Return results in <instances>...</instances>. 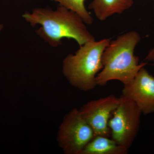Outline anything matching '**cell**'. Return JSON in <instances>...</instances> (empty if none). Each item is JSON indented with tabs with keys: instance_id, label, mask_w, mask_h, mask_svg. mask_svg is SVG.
I'll use <instances>...</instances> for the list:
<instances>
[{
	"instance_id": "6da1fadb",
	"label": "cell",
	"mask_w": 154,
	"mask_h": 154,
	"mask_svg": "<svg viewBox=\"0 0 154 154\" xmlns=\"http://www.w3.org/2000/svg\"><path fill=\"white\" fill-rule=\"evenodd\" d=\"M22 17L31 26L41 25L36 33L52 47L60 45L65 38L74 39L80 46L96 40L81 17L60 5L55 11L48 8H35Z\"/></svg>"
},
{
	"instance_id": "7a4b0ae2",
	"label": "cell",
	"mask_w": 154,
	"mask_h": 154,
	"mask_svg": "<svg viewBox=\"0 0 154 154\" xmlns=\"http://www.w3.org/2000/svg\"><path fill=\"white\" fill-rule=\"evenodd\" d=\"M140 34L131 31L119 35L105 48L102 57L103 68L96 78L97 85H106L112 80H117L124 85L134 79L146 63H139L134 50L140 42Z\"/></svg>"
},
{
	"instance_id": "3957f363",
	"label": "cell",
	"mask_w": 154,
	"mask_h": 154,
	"mask_svg": "<svg viewBox=\"0 0 154 154\" xmlns=\"http://www.w3.org/2000/svg\"><path fill=\"white\" fill-rule=\"evenodd\" d=\"M110 42V38L89 42L64 59L63 72L72 85L84 91L97 86L96 76L103 68V52Z\"/></svg>"
},
{
	"instance_id": "277c9868",
	"label": "cell",
	"mask_w": 154,
	"mask_h": 154,
	"mask_svg": "<svg viewBox=\"0 0 154 154\" xmlns=\"http://www.w3.org/2000/svg\"><path fill=\"white\" fill-rule=\"evenodd\" d=\"M118 107L108 122L111 138L128 149L131 146L140 125L142 113L137 105L122 95Z\"/></svg>"
},
{
	"instance_id": "5b68a950",
	"label": "cell",
	"mask_w": 154,
	"mask_h": 154,
	"mask_svg": "<svg viewBox=\"0 0 154 154\" xmlns=\"http://www.w3.org/2000/svg\"><path fill=\"white\" fill-rule=\"evenodd\" d=\"M95 137L94 131L76 108L65 116L58 133L59 144L66 154H81Z\"/></svg>"
},
{
	"instance_id": "8992f818",
	"label": "cell",
	"mask_w": 154,
	"mask_h": 154,
	"mask_svg": "<svg viewBox=\"0 0 154 154\" xmlns=\"http://www.w3.org/2000/svg\"><path fill=\"white\" fill-rule=\"evenodd\" d=\"M119 102L120 98L110 95L90 101L79 110L83 118L94 131L95 136H110L108 122Z\"/></svg>"
},
{
	"instance_id": "52a82bcc",
	"label": "cell",
	"mask_w": 154,
	"mask_h": 154,
	"mask_svg": "<svg viewBox=\"0 0 154 154\" xmlns=\"http://www.w3.org/2000/svg\"><path fill=\"white\" fill-rule=\"evenodd\" d=\"M122 95L136 103L142 113L154 112V77L143 67L128 84L124 85Z\"/></svg>"
},
{
	"instance_id": "ba28073f",
	"label": "cell",
	"mask_w": 154,
	"mask_h": 154,
	"mask_svg": "<svg viewBox=\"0 0 154 154\" xmlns=\"http://www.w3.org/2000/svg\"><path fill=\"white\" fill-rule=\"evenodd\" d=\"M134 0H93L88 6L97 19L104 21L115 14H121L130 8Z\"/></svg>"
},
{
	"instance_id": "9c48e42d",
	"label": "cell",
	"mask_w": 154,
	"mask_h": 154,
	"mask_svg": "<svg viewBox=\"0 0 154 154\" xmlns=\"http://www.w3.org/2000/svg\"><path fill=\"white\" fill-rule=\"evenodd\" d=\"M109 137L96 136L86 146L81 154H127L128 149Z\"/></svg>"
},
{
	"instance_id": "30bf717a",
	"label": "cell",
	"mask_w": 154,
	"mask_h": 154,
	"mask_svg": "<svg viewBox=\"0 0 154 154\" xmlns=\"http://www.w3.org/2000/svg\"><path fill=\"white\" fill-rule=\"evenodd\" d=\"M58 2L60 5L78 14L86 24L91 25L94 19L91 14L86 9L85 2V0H51Z\"/></svg>"
},
{
	"instance_id": "8fae6325",
	"label": "cell",
	"mask_w": 154,
	"mask_h": 154,
	"mask_svg": "<svg viewBox=\"0 0 154 154\" xmlns=\"http://www.w3.org/2000/svg\"><path fill=\"white\" fill-rule=\"evenodd\" d=\"M145 60L154 62V48L149 52L145 59Z\"/></svg>"
},
{
	"instance_id": "7c38bea8",
	"label": "cell",
	"mask_w": 154,
	"mask_h": 154,
	"mask_svg": "<svg viewBox=\"0 0 154 154\" xmlns=\"http://www.w3.org/2000/svg\"><path fill=\"white\" fill-rule=\"evenodd\" d=\"M3 28V25H0V32H1V30H2Z\"/></svg>"
}]
</instances>
